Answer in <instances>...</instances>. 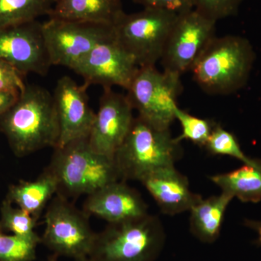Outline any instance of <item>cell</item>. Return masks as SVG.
Instances as JSON below:
<instances>
[{
	"instance_id": "6da1fadb",
	"label": "cell",
	"mask_w": 261,
	"mask_h": 261,
	"mask_svg": "<svg viewBox=\"0 0 261 261\" xmlns=\"http://www.w3.org/2000/svg\"><path fill=\"white\" fill-rule=\"evenodd\" d=\"M0 132L16 157L56 148L60 125L53 94L36 84H27L16 102L0 115Z\"/></svg>"
},
{
	"instance_id": "7a4b0ae2",
	"label": "cell",
	"mask_w": 261,
	"mask_h": 261,
	"mask_svg": "<svg viewBox=\"0 0 261 261\" xmlns=\"http://www.w3.org/2000/svg\"><path fill=\"white\" fill-rule=\"evenodd\" d=\"M46 168L56 178V195L68 200L90 195L121 180L114 160L94 151L88 138L54 148L50 163Z\"/></svg>"
},
{
	"instance_id": "3957f363",
	"label": "cell",
	"mask_w": 261,
	"mask_h": 261,
	"mask_svg": "<svg viewBox=\"0 0 261 261\" xmlns=\"http://www.w3.org/2000/svg\"><path fill=\"white\" fill-rule=\"evenodd\" d=\"M255 53L251 44L238 36L216 37L191 70L194 80L204 92L226 95L246 83Z\"/></svg>"
},
{
	"instance_id": "277c9868",
	"label": "cell",
	"mask_w": 261,
	"mask_h": 261,
	"mask_svg": "<svg viewBox=\"0 0 261 261\" xmlns=\"http://www.w3.org/2000/svg\"><path fill=\"white\" fill-rule=\"evenodd\" d=\"M182 154L181 142L170 129H160L137 116L113 160L121 180L140 181L155 170L175 166Z\"/></svg>"
},
{
	"instance_id": "5b68a950",
	"label": "cell",
	"mask_w": 261,
	"mask_h": 261,
	"mask_svg": "<svg viewBox=\"0 0 261 261\" xmlns=\"http://www.w3.org/2000/svg\"><path fill=\"white\" fill-rule=\"evenodd\" d=\"M159 216L149 214L124 222L108 224L96 233L89 257L93 261H156L166 243Z\"/></svg>"
},
{
	"instance_id": "8992f818",
	"label": "cell",
	"mask_w": 261,
	"mask_h": 261,
	"mask_svg": "<svg viewBox=\"0 0 261 261\" xmlns=\"http://www.w3.org/2000/svg\"><path fill=\"white\" fill-rule=\"evenodd\" d=\"M177 17L176 13L157 8L124 13L113 25L115 36L140 68L155 66Z\"/></svg>"
},
{
	"instance_id": "52a82bcc",
	"label": "cell",
	"mask_w": 261,
	"mask_h": 261,
	"mask_svg": "<svg viewBox=\"0 0 261 261\" xmlns=\"http://www.w3.org/2000/svg\"><path fill=\"white\" fill-rule=\"evenodd\" d=\"M182 87L178 73L161 72L155 66L142 67L127 89L126 96L137 116L160 129H170Z\"/></svg>"
},
{
	"instance_id": "ba28073f",
	"label": "cell",
	"mask_w": 261,
	"mask_h": 261,
	"mask_svg": "<svg viewBox=\"0 0 261 261\" xmlns=\"http://www.w3.org/2000/svg\"><path fill=\"white\" fill-rule=\"evenodd\" d=\"M89 217L68 199L56 195L46 209L41 244L58 257L76 260L89 257L97 233L91 228Z\"/></svg>"
},
{
	"instance_id": "9c48e42d",
	"label": "cell",
	"mask_w": 261,
	"mask_h": 261,
	"mask_svg": "<svg viewBox=\"0 0 261 261\" xmlns=\"http://www.w3.org/2000/svg\"><path fill=\"white\" fill-rule=\"evenodd\" d=\"M42 31L51 65L70 70L114 34L113 25L53 18L42 23Z\"/></svg>"
},
{
	"instance_id": "30bf717a",
	"label": "cell",
	"mask_w": 261,
	"mask_h": 261,
	"mask_svg": "<svg viewBox=\"0 0 261 261\" xmlns=\"http://www.w3.org/2000/svg\"><path fill=\"white\" fill-rule=\"evenodd\" d=\"M216 21L195 9L178 15L161 58L163 70L182 75L191 71L216 37Z\"/></svg>"
},
{
	"instance_id": "8fae6325",
	"label": "cell",
	"mask_w": 261,
	"mask_h": 261,
	"mask_svg": "<svg viewBox=\"0 0 261 261\" xmlns=\"http://www.w3.org/2000/svg\"><path fill=\"white\" fill-rule=\"evenodd\" d=\"M139 68L113 34L97 44L71 70L89 86L98 84L103 89L118 86L127 90Z\"/></svg>"
},
{
	"instance_id": "7c38bea8",
	"label": "cell",
	"mask_w": 261,
	"mask_h": 261,
	"mask_svg": "<svg viewBox=\"0 0 261 261\" xmlns=\"http://www.w3.org/2000/svg\"><path fill=\"white\" fill-rule=\"evenodd\" d=\"M0 59L22 74L46 75L51 66L39 20L0 28Z\"/></svg>"
},
{
	"instance_id": "4fadbf2b",
	"label": "cell",
	"mask_w": 261,
	"mask_h": 261,
	"mask_svg": "<svg viewBox=\"0 0 261 261\" xmlns=\"http://www.w3.org/2000/svg\"><path fill=\"white\" fill-rule=\"evenodd\" d=\"M133 111L127 96L105 88L88 137L92 149L113 159L133 123Z\"/></svg>"
},
{
	"instance_id": "5bb4252c",
	"label": "cell",
	"mask_w": 261,
	"mask_h": 261,
	"mask_svg": "<svg viewBox=\"0 0 261 261\" xmlns=\"http://www.w3.org/2000/svg\"><path fill=\"white\" fill-rule=\"evenodd\" d=\"M89 87L84 82L80 85L67 75L57 82L53 94L60 125L57 147L88 138L96 116L89 105Z\"/></svg>"
},
{
	"instance_id": "9a60e30c",
	"label": "cell",
	"mask_w": 261,
	"mask_h": 261,
	"mask_svg": "<svg viewBox=\"0 0 261 261\" xmlns=\"http://www.w3.org/2000/svg\"><path fill=\"white\" fill-rule=\"evenodd\" d=\"M83 211L108 224L124 222L149 214L148 206L140 192L119 180L87 196Z\"/></svg>"
},
{
	"instance_id": "2e32d148",
	"label": "cell",
	"mask_w": 261,
	"mask_h": 261,
	"mask_svg": "<svg viewBox=\"0 0 261 261\" xmlns=\"http://www.w3.org/2000/svg\"><path fill=\"white\" fill-rule=\"evenodd\" d=\"M140 181L152 196L161 212L167 216L190 211L202 198V196L190 190L188 178L175 166L155 170Z\"/></svg>"
},
{
	"instance_id": "e0dca14e",
	"label": "cell",
	"mask_w": 261,
	"mask_h": 261,
	"mask_svg": "<svg viewBox=\"0 0 261 261\" xmlns=\"http://www.w3.org/2000/svg\"><path fill=\"white\" fill-rule=\"evenodd\" d=\"M124 13L122 0H56L48 16L114 25Z\"/></svg>"
},
{
	"instance_id": "ac0fdd59",
	"label": "cell",
	"mask_w": 261,
	"mask_h": 261,
	"mask_svg": "<svg viewBox=\"0 0 261 261\" xmlns=\"http://www.w3.org/2000/svg\"><path fill=\"white\" fill-rule=\"evenodd\" d=\"M233 197L221 192L219 195L202 199L190 211L192 234L202 243H214L221 234L225 214Z\"/></svg>"
},
{
	"instance_id": "d6986e66",
	"label": "cell",
	"mask_w": 261,
	"mask_h": 261,
	"mask_svg": "<svg viewBox=\"0 0 261 261\" xmlns=\"http://www.w3.org/2000/svg\"><path fill=\"white\" fill-rule=\"evenodd\" d=\"M58 192L56 178L45 168L34 181H20L10 185L7 200L39 220Z\"/></svg>"
},
{
	"instance_id": "ffe728a7",
	"label": "cell",
	"mask_w": 261,
	"mask_h": 261,
	"mask_svg": "<svg viewBox=\"0 0 261 261\" xmlns=\"http://www.w3.org/2000/svg\"><path fill=\"white\" fill-rule=\"evenodd\" d=\"M209 178L221 192L241 202L257 203L261 201V159H254L250 164Z\"/></svg>"
},
{
	"instance_id": "44dd1931",
	"label": "cell",
	"mask_w": 261,
	"mask_h": 261,
	"mask_svg": "<svg viewBox=\"0 0 261 261\" xmlns=\"http://www.w3.org/2000/svg\"><path fill=\"white\" fill-rule=\"evenodd\" d=\"M56 0H0V28L49 15Z\"/></svg>"
},
{
	"instance_id": "7402d4cb",
	"label": "cell",
	"mask_w": 261,
	"mask_h": 261,
	"mask_svg": "<svg viewBox=\"0 0 261 261\" xmlns=\"http://www.w3.org/2000/svg\"><path fill=\"white\" fill-rule=\"evenodd\" d=\"M0 228L3 231L41 244V238L34 230L38 221L28 212L15 207L5 199L0 207Z\"/></svg>"
},
{
	"instance_id": "603a6c76",
	"label": "cell",
	"mask_w": 261,
	"mask_h": 261,
	"mask_svg": "<svg viewBox=\"0 0 261 261\" xmlns=\"http://www.w3.org/2000/svg\"><path fill=\"white\" fill-rule=\"evenodd\" d=\"M204 148L212 155H226L242 161L244 164L253 162L243 152L237 137L231 132L216 123Z\"/></svg>"
},
{
	"instance_id": "cb8c5ba5",
	"label": "cell",
	"mask_w": 261,
	"mask_h": 261,
	"mask_svg": "<svg viewBox=\"0 0 261 261\" xmlns=\"http://www.w3.org/2000/svg\"><path fill=\"white\" fill-rule=\"evenodd\" d=\"M174 116L181 127V134L176 137V140L180 142L189 140L199 147H205L216 123L192 116L178 106L175 109Z\"/></svg>"
},
{
	"instance_id": "d4e9b609",
	"label": "cell",
	"mask_w": 261,
	"mask_h": 261,
	"mask_svg": "<svg viewBox=\"0 0 261 261\" xmlns=\"http://www.w3.org/2000/svg\"><path fill=\"white\" fill-rule=\"evenodd\" d=\"M3 231L0 228V261L36 260L39 243Z\"/></svg>"
},
{
	"instance_id": "484cf974",
	"label": "cell",
	"mask_w": 261,
	"mask_h": 261,
	"mask_svg": "<svg viewBox=\"0 0 261 261\" xmlns=\"http://www.w3.org/2000/svg\"><path fill=\"white\" fill-rule=\"evenodd\" d=\"M243 0H191L193 9L217 22L238 12Z\"/></svg>"
},
{
	"instance_id": "4316f807",
	"label": "cell",
	"mask_w": 261,
	"mask_h": 261,
	"mask_svg": "<svg viewBox=\"0 0 261 261\" xmlns=\"http://www.w3.org/2000/svg\"><path fill=\"white\" fill-rule=\"evenodd\" d=\"M24 76L14 66L0 59V91L21 92L27 86Z\"/></svg>"
},
{
	"instance_id": "83f0119b",
	"label": "cell",
	"mask_w": 261,
	"mask_h": 261,
	"mask_svg": "<svg viewBox=\"0 0 261 261\" xmlns=\"http://www.w3.org/2000/svg\"><path fill=\"white\" fill-rule=\"evenodd\" d=\"M137 4L144 8H157L171 12L176 14H181L193 9L191 0H133Z\"/></svg>"
},
{
	"instance_id": "f1b7e54d",
	"label": "cell",
	"mask_w": 261,
	"mask_h": 261,
	"mask_svg": "<svg viewBox=\"0 0 261 261\" xmlns=\"http://www.w3.org/2000/svg\"><path fill=\"white\" fill-rule=\"evenodd\" d=\"M20 93L15 91H0V115L8 111L16 102Z\"/></svg>"
},
{
	"instance_id": "f546056e",
	"label": "cell",
	"mask_w": 261,
	"mask_h": 261,
	"mask_svg": "<svg viewBox=\"0 0 261 261\" xmlns=\"http://www.w3.org/2000/svg\"><path fill=\"white\" fill-rule=\"evenodd\" d=\"M245 225L247 227L251 228V229L256 232L257 243L261 245V221L246 219L245 221Z\"/></svg>"
},
{
	"instance_id": "4dcf8cb0",
	"label": "cell",
	"mask_w": 261,
	"mask_h": 261,
	"mask_svg": "<svg viewBox=\"0 0 261 261\" xmlns=\"http://www.w3.org/2000/svg\"><path fill=\"white\" fill-rule=\"evenodd\" d=\"M48 261H58V257L55 256V255H53V256L49 257L48 258ZM74 261H93L91 260L89 257H84V258L76 259V260H74Z\"/></svg>"
}]
</instances>
